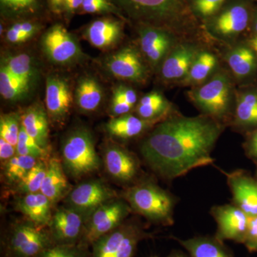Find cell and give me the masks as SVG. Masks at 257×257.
<instances>
[{
    "instance_id": "obj_1",
    "label": "cell",
    "mask_w": 257,
    "mask_h": 257,
    "mask_svg": "<svg viewBox=\"0 0 257 257\" xmlns=\"http://www.w3.org/2000/svg\"><path fill=\"white\" fill-rule=\"evenodd\" d=\"M224 127L207 115L169 116L142 143L144 160L155 173L172 180L214 162L211 152Z\"/></svg>"
},
{
    "instance_id": "obj_2",
    "label": "cell",
    "mask_w": 257,
    "mask_h": 257,
    "mask_svg": "<svg viewBox=\"0 0 257 257\" xmlns=\"http://www.w3.org/2000/svg\"><path fill=\"white\" fill-rule=\"evenodd\" d=\"M124 17L139 25L170 30L186 13L185 0H111Z\"/></svg>"
},
{
    "instance_id": "obj_3",
    "label": "cell",
    "mask_w": 257,
    "mask_h": 257,
    "mask_svg": "<svg viewBox=\"0 0 257 257\" xmlns=\"http://www.w3.org/2000/svg\"><path fill=\"white\" fill-rule=\"evenodd\" d=\"M124 196L132 210L148 220L165 226L173 224L175 199L157 184L142 182L130 187Z\"/></svg>"
},
{
    "instance_id": "obj_4",
    "label": "cell",
    "mask_w": 257,
    "mask_h": 257,
    "mask_svg": "<svg viewBox=\"0 0 257 257\" xmlns=\"http://www.w3.org/2000/svg\"><path fill=\"white\" fill-rule=\"evenodd\" d=\"M189 96L203 114L221 122L229 117L234 105L232 80L224 71H217L207 82L193 88Z\"/></svg>"
},
{
    "instance_id": "obj_5",
    "label": "cell",
    "mask_w": 257,
    "mask_h": 257,
    "mask_svg": "<svg viewBox=\"0 0 257 257\" xmlns=\"http://www.w3.org/2000/svg\"><path fill=\"white\" fill-rule=\"evenodd\" d=\"M62 156L64 167L74 178L92 173L101 165L92 135L85 128L69 134L62 144Z\"/></svg>"
},
{
    "instance_id": "obj_6",
    "label": "cell",
    "mask_w": 257,
    "mask_h": 257,
    "mask_svg": "<svg viewBox=\"0 0 257 257\" xmlns=\"http://www.w3.org/2000/svg\"><path fill=\"white\" fill-rule=\"evenodd\" d=\"M53 245L50 231L29 221L15 225L11 229L5 253L10 257H37Z\"/></svg>"
},
{
    "instance_id": "obj_7",
    "label": "cell",
    "mask_w": 257,
    "mask_h": 257,
    "mask_svg": "<svg viewBox=\"0 0 257 257\" xmlns=\"http://www.w3.org/2000/svg\"><path fill=\"white\" fill-rule=\"evenodd\" d=\"M249 9L242 0H232L207 21L206 28L211 37L225 42L234 40L247 28Z\"/></svg>"
},
{
    "instance_id": "obj_8",
    "label": "cell",
    "mask_w": 257,
    "mask_h": 257,
    "mask_svg": "<svg viewBox=\"0 0 257 257\" xmlns=\"http://www.w3.org/2000/svg\"><path fill=\"white\" fill-rule=\"evenodd\" d=\"M131 210L128 204L121 200L113 199L103 204L86 221L79 244L92 246L96 240L122 224Z\"/></svg>"
},
{
    "instance_id": "obj_9",
    "label": "cell",
    "mask_w": 257,
    "mask_h": 257,
    "mask_svg": "<svg viewBox=\"0 0 257 257\" xmlns=\"http://www.w3.org/2000/svg\"><path fill=\"white\" fill-rule=\"evenodd\" d=\"M41 46L48 60L57 65H72L84 57L78 42L61 24L52 25L44 33Z\"/></svg>"
},
{
    "instance_id": "obj_10",
    "label": "cell",
    "mask_w": 257,
    "mask_h": 257,
    "mask_svg": "<svg viewBox=\"0 0 257 257\" xmlns=\"http://www.w3.org/2000/svg\"><path fill=\"white\" fill-rule=\"evenodd\" d=\"M140 52L152 70L160 69L162 62L177 45L171 30L152 25H140Z\"/></svg>"
},
{
    "instance_id": "obj_11",
    "label": "cell",
    "mask_w": 257,
    "mask_h": 257,
    "mask_svg": "<svg viewBox=\"0 0 257 257\" xmlns=\"http://www.w3.org/2000/svg\"><path fill=\"white\" fill-rule=\"evenodd\" d=\"M116 197V192L101 181H89L69 193L67 207L77 211L87 221L98 208Z\"/></svg>"
},
{
    "instance_id": "obj_12",
    "label": "cell",
    "mask_w": 257,
    "mask_h": 257,
    "mask_svg": "<svg viewBox=\"0 0 257 257\" xmlns=\"http://www.w3.org/2000/svg\"><path fill=\"white\" fill-rule=\"evenodd\" d=\"M106 66L111 75L121 80L143 83L148 77V64L135 47H124L115 52L107 59Z\"/></svg>"
},
{
    "instance_id": "obj_13",
    "label": "cell",
    "mask_w": 257,
    "mask_h": 257,
    "mask_svg": "<svg viewBox=\"0 0 257 257\" xmlns=\"http://www.w3.org/2000/svg\"><path fill=\"white\" fill-rule=\"evenodd\" d=\"M211 214L217 223L216 239L244 242L247 233L249 216L234 204L215 206Z\"/></svg>"
},
{
    "instance_id": "obj_14",
    "label": "cell",
    "mask_w": 257,
    "mask_h": 257,
    "mask_svg": "<svg viewBox=\"0 0 257 257\" xmlns=\"http://www.w3.org/2000/svg\"><path fill=\"white\" fill-rule=\"evenodd\" d=\"M86 220L70 207L59 208L52 215L49 226L55 244H79L82 239Z\"/></svg>"
},
{
    "instance_id": "obj_15",
    "label": "cell",
    "mask_w": 257,
    "mask_h": 257,
    "mask_svg": "<svg viewBox=\"0 0 257 257\" xmlns=\"http://www.w3.org/2000/svg\"><path fill=\"white\" fill-rule=\"evenodd\" d=\"M200 49L192 42L177 43L162 62L160 68L163 82L180 83L188 74Z\"/></svg>"
},
{
    "instance_id": "obj_16",
    "label": "cell",
    "mask_w": 257,
    "mask_h": 257,
    "mask_svg": "<svg viewBox=\"0 0 257 257\" xmlns=\"http://www.w3.org/2000/svg\"><path fill=\"white\" fill-rule=\"evenodd\" d=\"M233 202L248 216H257V180L243 171L225 173Z\"/></svg>"
},
{
    "instance_id": "obj_17",
    "label": "cell",
    "mask_w": 257,
    "mask_h": 257,
    "mask_svg": "<svg viewBox=\"0 0 257 257\" xmlns=\"http://www.w3.org/2000/svg\"><path fill=\"white\" fill-rule=\"evenodd\" d=\"M45 91L47 113L53 120L62 121L69 114L73 99L68 83L59 76H49Z\"/></svg>"
},
{
    "instance_id": "obj_18",
    "label": "cell",
    "mask_w": 257,
    "mask_h": 257,
    "mask_svg": "<svg viewBox=\"0 0 257 257\" xmlns=\"http://www.w3.org/2000/svg\"><path fill=\"white\" fill-rule=\"evenodd\" d=\"M122 35V20L108 16L93 20L84 31L88 42L100 50L114 47Z\"/></svg>"
},
{
    "instance_id": "obj_19",
    "label": "cell",
    "mask_w": 257,
    "mask_h": 257,
    "mask_svg": "<svg viewBox=\"0 0 257 257\" xmlns=\"http://www.w3.org/2000/svg\"><path fill=\"white\" fill-rule=\"evenodd\" d=\"M104 161L108 173L116 180L131 182L138 175V160L123 147L109 145L104 150Z\"/></svg>"
},
{
    "instance_id": "obj_20",
    "label": "cell",
    "mask_w": 257,
    "mask_h": 257,
    "mask_svg": "<svg viewBox=\"0 0 257 257\" xmlns=\"http://www.w3.org/2000/svg\"><path fill=\"white\" fill-rule=\"evenodd\" d=\"M52 203L42 192L25 194L17 201V208L29 221L44 228L52 220Z\"/></svg>"
},
{
    "instance_id": "obj_21",
    "label": "cell",
    "mask_w": 257,
    "mask_h": 257,
    "mask_svg": "<svg viewBox=\"0 0 257 257\" xmlns=\"http://www.w3.org/2000/svg\"><path fill=\"white\" fill-rule=\"evenodd\" d=\"M166 118L147 120L139 117L138 115L135 116L126 114L113 117L108 121L106 128L107 133L111 136L128 140L143 135L147 130L153 127Z\"/></svg>"
},
{
    "instance_id": "obj_22",
    "label": "cell",
    "mask_w": 257,
    "mask_h": 257,
    "mask_svg": "<svg viewBox=\"0 0 257 257\" xmlns=\"http://www.w3.org/2000/svg\"><path fill=\"white\" fill-rule=\"evenodd\" d=\"M226 64L238 80L251 77L257 70V55L247 44L231 47L225 55Z\"/></svg>"
},
{
    "instance_id": "obj_23",
    "label": "cell",
    "mask_w": 257,
    "mask_h": 257,
    "mask_svg": "<svg viewBox=\"0 0 257 257\" xmlns=\"http://www.w3.org/2000/svg\"><path fill=\"white\" fill-rule=\"evenodd\" d=\"M47 10V0H0L2 17L9 21L39 20Z\"/></svg>"
},
{
    "instance_id": "obj_24",
    "label": "cell",
    "mask_w": 257,
    "mask_h": 257,
    "mask_svg": "<svg viewBox=\"0 0 257 257\" xmlns=\"http://www.w3.org/2000/svg\"><path fill=\"white\" fill-rule=\"evenodd\" d=\"M219 60L209 51L200 50L191 66L188 74L179 84L196 87L202 85L217 72Z\"/></svg>"
},
{
    "instance_id": "obj_25",
    "label": "cell",
    "mask_w": 257,
    "mask_h": 257,
    "mask_svg": "<svg viewBox=\"0 0 257 257\" xmlns=\"http://www.w3.org/2000/svg\"><path fill=\"white\" fill-rule=\"evenodd\" d=\"M20 121L26 133L35 139L39 145L47 148L49 124L45 109L39 104L30 106L20 116Z\"/></svg>"
},
{
    "instance_id": "obj_26",
    "label": "cell",
    "mask_w": 257,
    "mask_h": 257,
    "mask_svg": "<svg viewBox=\"0 0 257 257\" xmlns=\"http://www.w3.org/2000/svg\"><path fill=\"white\" fill-rule=\"evenodd\" d=\"M69 187L68 181L60 161L56 158L52 159L47 164L46 175L40 192L45 194L52 204H55L67 194Z\"/></svg>"
},
{
    "instance_id": "obj_27",
    "label": "cell",
    "mask_w": 257,
    "mask_h": 257,
    "mask_svg": "<svg viewBox=\"0 0 257 257\" xmlns=\"http://www.w3.org/2000/svg\"><path fill=\"white\" fill-rule=\"evenodd\" d=\"M191 257H233L221 240L216 237L197 236L188 239L175 238Z\"/></svg>"
},
{
    "instance_id": "obj_28",
    "label": "cell",
    "mask_w": 257,
    "mask_h": 257,
    "mask_svg": "<svg viewBox=\"0 0 257 257\" xmlns=\"http://www.w3.org/2000/svg\"><path fill=\"white\" fill-rule=\"evenodd\" d=\"M103 91L100 84L90 77L79 80L75 91V101L83 112H93L101 105Z\"/></svg>"
},
{
    "instance_id": "obj_29",
    "label": "cell",
    "mask_w": 257,
    "mask_h": 257,
    "mask_svg": "<svg viewBox=\"0 0 257 257\" xmlns=\"http://www.w3.org/2000/svg\"><path fill=\"white\" fill-rule=\"evenodd\" d=\"M234 123L241 128L257 126V91L248 89L239 94L235 104Z\"/></svg>"
},
{
    "instance_id": "obj_30",
    "label": "cell",
    "mask_w": 257,
    "mask_h": 257,
    "mask_svg": "<svg viewBox=\"0 0 257 257\" xmlns=\"http://www.w3.org/2000/svg\"><path fill=\"white\" fill-rule=\"evenodd\" d=\"M170 101L159 92H152L141 98L136 106V113L142 119H162L170 116Z\"/></svg>"
},
{
    "instance_id": "obj_31",
    "label": "cell",
    "mask_w": 257,
    "mask_h": 257,
    "mask_svg": "<svg viewBox=\"0 0 257 257\" xmlns=\"http://www.w3.org/2000/svg\"><path fill=\"white\" fill-rule=\"evenodd\" d=\"M31 86L26 81L12 73L5 64H1L0 93L5 100H21L28 95Z\"/></svg>"
},
{
    "instance_id": "obj_32",
    "label": "cell",
    "mask_w": 257,
    "mask_h": 257,
    "mask_svg": "<svg viewBox=\"0 0 257 257\" xmlns=\"http://www.w3.org/2000/svg\"><path fill=\"white\" fill-rule=\"evenodd\" d=\"M42 28L39 20H17L7 30L5 37L7 41L13 45H18L28 41L36 35Z\"/></svg>"
},
{
    "instance_id": "obj_33",
    "label": "cell",
    "mask_w": 257,
    "mask_h": 257,
    "mask_svg": "<svg viewBox=\"0 0 257 257\" xmlns=\"http://www.w3.org/2000/svg\"><path fill=\"white\" fill-rule=\"evenodd\" d=\"M2 64H5L10 72L29 84H33L36 79L37 69L32 58L27 54H18L7 57Z\"/></svg>"
},
{
    "instance_id": "obj_34",
    "label": "cell",
    "mask_w": 257,
    "mask_h": 257,
    "mask_svg": "<svg viewBox=\"0 0 257 257\" xmlns=\"http://www.w3.org/2000/svg\"><path fill=\"white\" fill-rule=\"evenodd\" d=\"M39 160L35 157L16 155L4 164V175L9 183L18 184Z\"/></svg>"
},
{
    "instance_id": "obj_35",
    "label": "cell",
    "mask_w": 257,
    "mask_h": 257,
    "mask_svg": "<svg viewBox=\"0 0 257 257\" xmlns=\"http://www.w3.org/2000/svg\"><path fill=\"white\" fill-rule=\"evenodd\" d=\"M47 164L39 160L26 176L18 184L17 189L24 194L40 192L46 175Z\"/></svg>"
},
{
    "instance_id": "obj_36",
    "label": "cell",
    "mask_w": 257,
    "mask_h": 257,
    "mask_svg": "<svg viewBox=\"0 0 257 257\" xmlns=\"http://www.w3.org/2000/svg\"><path fill=\"white\" fill-rule=\"evenodd\" d=\"M16 148L17 155L35 157L37 160L45 161L48 157L47 148L39 145L35 139L26 133L22 125Z\"/></svg>"
},
{
    "instance_id": "obj_37",
    "label": "cell",
    "mask_w": 257,
    "mask_h": 257,
    "mask_svg": "<svg viewBox=\"0 0 257 257\" xmlns=\"http://www.w3.org/2000/svg\"><path fill=\"white\" fill-rule=\"evenodd\" d=\"M21 128L20 116L16 113L1 115L0 138L16 147Z\"/></svg>"
},
{
    "instance_id": "obj_38",
    "label": "cell",
    "mask_w": 257,
    "mask_h": 257,
    "mask_svg": "<svg viewBox=\"0 0 257 257\" xmlns=\"http://www.w3.org/2000/svg\"><path fill=\"white\" fill-rule=\"evenodd\" d=\"M229 0H189V7L197 18L207 21L219 13Z\"/></svg>"
},
{
    "instance_id": "obj_39",
    "label": "cell",
    "mask_w": 257,
    "mask_h": 257,
    "mask_svg": "<svg viewBox=\"0 0 257 257\" xmlns=\"http://www.w3.org/2000/svg\"><path fill=\"white\" fill-rule=\"evenodd\" d=\"M80 11L86 14L114 15L125 20L124 15L111 0H83Z\"/></svg>"
},
{
    "instance_id": "obj_40",
    "label": "cell",
    "mask_w": 257,
    "mask_h": 257,
    "mask_svg": "<svg viewBox=\"0 0 257 257\" xmlns=\"http://www.w3.org/2000/svg\"><path fill=\"white\" fill-rule=\"evenodd\" d=\"M37 257H92L88 248L80 244H55Z\"/></svg>"
},
{
    "instance_id": "obj_41",
    "label": "cell",
    "mask_w": 257,
    "mask_h": 257,
    "mask_svg": "<svg viewBox=\"0 0 257 257\" xmlns=\"http://www.w3.org/2000/svg\"><path fill=\"white\" fill-rule=\"evenodd\" d=\"M243 244L251 252L257 251V216H249L247 233Z\"/></svg>"
},
{
    "instance_id": "obj_42",
    "label": "cell",
    "mask_w": 257,
    "mask_h": 257,
    "mask_svg": "<svg viewBox=\"0 0 257 257\" xmlns=\"http://www.w3.org/2000/svg\"><path fill=\"white\" fill-rule=\"evenodd\" d=\"M112 97L124 101L133 106L138 102V94L135 89L127 86L119 85L115 88Z\"/></svg>"
},
{
    "instance_id": "obj_43",
    "label": "cell",
    "mask_w": 257,
    "mask_h": 257,
    "mask_svg": "<svg viewBox=\"0 0 257 257\" xmlns=\"http://www.w3.org/2000/svg\"><path fill=\"white\" fill-rule=\"evenodd\" d=\"M133 108V106L130 105L124 101L121 100L117 98L112 97L110 106H109V110L113 116L116 117V116H121V115L130 114Z\"/></svg>"
},
{
    "instance_id": "obj_44",
    "label": "cell",
    "mask_w": 257,
    "mask_h": 257,
    "mask_svg": "<svg viewBox=\"0 0 257 257\" xmlns=\"http://www.w3.org/2000/svg\"><path fill=\"white\" fill-rule=\"evenodd\" d=\"M16 155V147L0 138V160L2 162L5 164Z\"/></svg>"
},
{
    "instance_id": "obj_45",
    "label": "cell",
    "mask_w": 257,
    "mask_h": 257,
    "mask_svg": "<svg viewBox=\"0 0 257 257\" xmlns=\"http://www.w3.org/2000/svg\"><path fill=\"white\" fill-rule=\"evenodd\" d=\"M83 0H64L62 15L65 18L71 19L78 11H80Z\"/></svg>"
},
{
    "instance_id": "obj_46",
    "label": "cell",
    "mask_w": 257,
    "mask_h": 257,
    "mask_svg": "<svg viewBox=\"0 0 257 257\" xmlns=\"http://www.w3.org/2000/svg\"><path fill=\"white\" fill-rule=\"evenodd\" d=\"M49 12L55 16L62 15L64 0H47Z\"/></svg>"
},
{
    "instance_id": "obj_47",
    "label": "cell",
    "mask_w": 257,
    "mask_h": 257,
    "mask_svg": "<svg viewBox=\"0 0 257 257\" xmlns=\"http://www.w3.org/2000/svg\"><path fill=\"white\" fill-rule=\"evenodd\" d=\"M246 151L249 157L257 158V132L248 140L246 145Z\"/></svg>"
},
{
    "instance_id": "obj_48",
    "label": "cell",
    "mask_w": 257,
    "mask_h": 257,
    "mask_svg": "<svg viewBox=\"0 0 257 257\" xmlns=\"http://www.w3.org/2000/svg\"><path fill=\"white\" fill-rule=\"evenodd\" d=\"M247 45L254 51L255 53L257 55V35H255L252 38L249 39L248 40Z\"/></svg>"
},
{
    "instance_id": "obj_49",
    "label": "cell",
    "mask_w": 257,
    "mask_h": 257,
    "mask_svg": "<svg viewBox=\"0 0 257 257\" xmlns=\"http://www.w3.org/2000/svg\"><path fill=\"white\" fill-rule=\"evenodd\" d=\"M168 257H186L184 255L182 254V253H173L172 254H171L170 256Z\"/></svg>"
},
{
    "instance_id": "obj_50",
    "label": "cell",
    "mask_w": 257,
    "mask_h": 257,
    "mask_svg": "<svg viewBox=\"0 0 257 257\" xmlns=\"http://www.w3.org/2000/svg\"><path fill=\"white\" fill-rule=\"evenodd\" d=\"M253 28H254V31L256 32V35H257V15L256 19H255L254 25H253Z\"/></svg>"
},
{
    "instance_id": "obj_51",
    "label": "cell",
    "mask_w": 257,
    "mask_h": 257,
    "mask_svg": "<svg viewBox=\"0 0 257 257\" xmlns=\"http://www.w3.org/2000/svg\"><path fill=\"white\" fill-rule=\"evenodd\" d=\"M3 257H10V256H8V254H5V253L4 256H3Z\"/></svg>"
}]
</instances>
